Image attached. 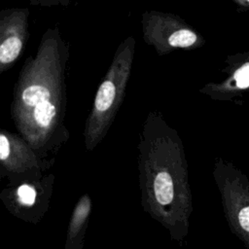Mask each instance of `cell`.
<instances>
[{
    "label": "cell",
    "instance_id": "cell-1",
    "mask_svg": "<svg viewBox=\"0 0 249 249\" xmlns=\"http://www.w3.org/2000/svg\"><path fill=\"white\" fill-rule=\"evenodd\" d=\"M223 171L221 188L230 228L249 249V179L232 164Z\"/></svg>",
    "mask_w": 249,
    "mask_h": 249
},
{
    "label": "cell",
    "instance_id": "cell-2",
    "mask_svg": "<svg viewBox=\"0 0 249 249\" xmlns=\"http://www.w3.org/2000/svg\"><path fill=\"white\" fill-rule=\"evenodd\" d=\"M230 77L224 84V88L232 96L249 94V51L232 56Z\"/></svg>",
    "mask_w": 249,
    "mask_h": 249
},
{
    "label": "cell",
    "instance_id": "cell-3",
    "mask_svg": "<svg viewBox=\"0 0 249 249\" xmlns=\"http://www.w3.org/2000/svg\"><path fill=\"white\" fill-rule=\"evenodd\" d=\"M155 194L159 203L165 205L173 198V183L171 176L167 172H160L155 179Z\"/></svg>",
    "mask_w": 249,
    "mask_h": 249
},
{
    "label": "cell",
    "instance_id": "cell-4",
    "mask_svg": "<svg viewBox=\"0 0 249 249\" xmlns=\"http://www.w3.org/2000/svg\"><path fill=\"white\" fill-rule=\"evenodd\" d=\"M116 94L115 85L111 81H105L99 87L95 98V107L98 111L107 110L113 103Z\"/></svg>",
    "mask_w": 249,
    "mask_h": 249
},
{
    "label": "cell",
    "instance_id": "cell-5",
    "mask_svg": "<svg viewBox=\"0 0 249 249\" xmlns=\"http://www.w3.org/2000/svg\"><path fill=\"white\" fill-rule=\"evenodd\" d=\"M21 41L17 37L6 39L0 46V61L9 63L16 59L21 50Z\"/></svg>",
    "mask_w": 249,
    "mask_h": 249
},
{
    "label": "cell",
    "instance_id": "cell-6",
    "mask_svg": "<svg viewBox=\"0 0 249 249\" xmlns=\"http://www.w3.org/2000/svg\"><path fill=\"white\" fill-rule=\"evenodd\" d=\"M49 97V90L42 86L28 87L22 92L23 102L29 106H37L44 101H48Z\"/></svg>",
    "mask_w": 249,
    "mask_h": 249
},
{
    "label": "cell",
    "instance_id": "cell-7",
    "mask_svg": "<svg viewBox=\"0 0 249 249\" xmlns=\"http://www.w3.org/2000/svg\"><path fill=\"white\" fill-rule=\"evenodd\" d=\"M54 114H55V108L49 101H44L38 104L34 111L35 120L38 123V124L41 126H47L52 121Z\"/></svg>",
    "mask_w": 249,
    "mask_h": 249
},
{
    "label": "cell",
    "instance_id": "cell-8",
    "mask_svg": "<svg viewBox=\"0 0 249 249\" xmlns=\"http://www.w3.org/2000/svg\"><path fill=\"white\" fill-rule=\"evenodd\" d=\"M196 41V35L188 29H181L174 32L168 39L172 47H189Z\"/></svg>",
    "mask_w": 249,
    "mask_h": 249
},
{
    "label": "cell",
    "instance_id": "cell-9",
    "mask_svg": "<svg viewBox=\"0 0 249 249\" xmlns=\"http://www.w3.org/2000/svg\"><path fill=\"white\" fill-rule=\"evenodd\" d=\"M18 196L19 200L26 205H31L35 201L36 193L35 190L27 185H22L18 190Z\"/></svg>",
    "mask_w": 249,
    "mask_h": 249
},
{
    "label": "cell",
    "instance_id": "cell-10",
    "mask_svg": "<svg viewBox=\"0 0 249 249\" xmlns=\"http://www.w3.org/2000/svg\"><path fill=\"white\" fill-rule=\"evenodd\" d=\"M10 153V144L8 141V138L4 135H0V159L2 160H6Z\"/></svg>",
    "mask_w": 249,
    "mask_h": 249
},
{
    "label": "cell",
    "instance_id": "cell-11",
    "mask_svg": "<svg viewBox=\"0 0 249 249\" xmlns=\"http://www.w3.org/2000/svg\"><path fill=\"white\" fill-rule=\"evenodd\" d=\"M235 3L238 5V8L241 12L249 10V0H237Z\"/></svg>",
    "mask_w": 249,
    "mask_h": 249
}]
</instances>
